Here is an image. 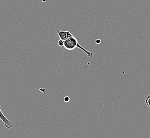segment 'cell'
I'll return each mask as SVG.
<instances>
[{"label":"cell","instance_id":"1","mask_svg":"<svg viewBox=\"0 0 150 138\" xmlns=\"http://www.w3.org/2000/svg\"><path fill=\"white\" fill-rule=\"evenodd\" d=\"M64 47L66 49L69 51H72L75 49L76 48H78L84 52V53L90 58H92L93 56V53L87 51L83 46H81L78 43V40L76 39V38L74 37V36L64 41Z\"/></svg>","mask_w":150,"mask_h":138},{"label":"cell","instance_id":"2","mask_svg":"<svg viewBox=\"0 0 150 138\" xmlns=\"http://www.w3.org/2000/svg\"><path fill=\"white\" fill-rule=\"evenodd\" d=\"M1 108V105H0V119L3 122L6 128H7L8 129H10L13 127V123L11 121H10L6 118V116L3 114V113L2 112Z\"/></svg>","mask_w":150,"mask_h":138},{"label":"cell","instance_id":"3","mask_svg":"<svg viewBox=\"0 0 150 138\" xmlns=\"http://www.w3.org/2000/svg\"><path fill=\"white\" fill-rule=\"evenodd\" d=\"M56 32L58 34L60 39L64 41L66 40L68 38L74 36L70 32L68 31H64V30H61L60 29H57Z\"/></svg>","mask_w":150,"mask_h":138},{"label":"cell","instance_id":"4","mask_svg":"<svg viewBox=\"0 0 150 138\" xmlns=\"http://www.w3.org/2000/svg\"><path fill=\"white\" fill-rule=\"evenodd\" d=\"M145 104L147 107L150 109V96H148L145 100Z\"/></svg>","mask_w":150,"mask_h":138},{"label":"cell","instance_id":"5","mask_svg":"<svg viewBox=\"0 0 150 138\" xmlns=\"http://www.w3.org/2000/svg\"><path fill=\"white\" fill-rule=\"evenodd\" d=\"M58 45L59 46H60V47H62V46H64V40H62V39H60V40H58Z\"/></svg>","mask_w":150,"mask_h":138},{"label":"cell","instance_id":"6","mask_svg":"<svg viewBox=\"0 0 150 138\" xmlns=\"http://www.w3.org/2000/svg\"><path fill=\"white\" fill-rule=\"evenodd\" d=\"M64 101L66 102V103H68L70 99L69 97L68 96H66L64 99Z\"/></svg>","mask_w":150,"mask_h":138},{"label":"cell","instance_id":"7","mask_svg":"<svg viewBox=\"0 0 150 138\" xmlns=\"http://www.w3.org/2000/svg\"><path fill=\"white\" fill-rule=\"evenodd\" d=\"M95 43L97 44H100L101 43V39H96V41H95Z\"/></svg>","mask_w":150,"mask_h":138}]
</instances>
